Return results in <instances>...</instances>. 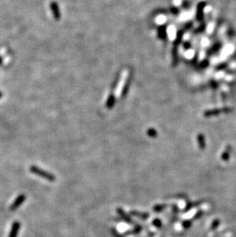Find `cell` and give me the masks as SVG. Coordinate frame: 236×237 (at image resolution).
<instances>
[{"label": "cell", "instance_id": "cell-7", "mask_svg": "<svg viewBox=\"0 0 236 237\" xmlns=\"http://www.w3.org/2000/svg\"><path fill=\"white\" fill-rule=\"evenodd\" d=\"M206 3L202 2L199 3L197 6V19L198 20H202L203 18V9L205 8Z\"/></svg>", "mask_w": 236, "mask_h": 237}, {"label": "cell", "instance_id": "cell-18", "mask_svg": "<svg viewBox=\"0 0 236 237\" xmlns=\"http://www.w3.org/2000/svg\"><path fill=\"white\" fill-rule=\"evenodd\" d=\"M207 65H208V62H207V61H204V62L202 63V67L206 66Z\"/></svg>", "mask_w": 236, "mask_h": 237}, {"label": "cell", "instance_id": "cell-14", "mask_svg": "<svg viewBox=\"0 0 236 237\" xmlns=\"http://www.w3.org/2000/svg\"><path fill=\"white\" fill-rule=\"evenodd\" d=\"M153 225L155 226L157 228H158V229L161 228L162 222L160 219H154L153 220Z\"/></svg>", "mask_w": 236, "mask_h": 237}, {"label": "cell", "instance_id": "cell-10", "mask_svg": "<svg viewBox=\"0 0 236 237\" xmlns=\"http://www.w3.org/2000/svg\"><path fill=\"white\" fill-rule=\"evenodd\" d=\"M114 101H115V100H114V96H110L109 98H108V102H107V107L108 108H112L113 106H114Z\"/></svg>", "mask_w": 236, "mask_h": 237}, {"label": "cell", "instance_id": "cell-2", "mask_svg": "<svg viewBox=\"0 0 236 237\" xmlns=\"http://www.w3.org/2000/svg\"><path fill=\"white\" fill-rule=\"evenodd\" d=\"M26 199V197L24 195V194H21V195L18 196V197L15 199V201L13 202V203L11 205L10 210H12V211H14V210H17V209L22 205V204L24 203Z\"/></svg>", "mask_w": 236, "mask_h": 237}, {"label": "cell", "instance_id": "cell-5", "mask_svg": "<svg viewBox=\"0 0 236 237\" xmlns=\"http://www.w3.org/2000/svg\"><path fill=\"white\" fill-rule=\"evenodd\" d=\"M20 227H21V223H20L19 222H18V221L14 222L13 223H12V229H11L9 237H17Z\"/></svg>", "mask_w": 236, "mask_h": 237}, {"label": "cell", "instance_id": "cell-1", "mask_svg": "<svg viewBox=\"0 0 236 237\" xmlns=\"http://www.w3.org/2000/svg\"><path fill=\"white\" fill-rule=\"evenodd\" d=\"M30 171H31L32 174H35V175L37 176H39V177H42V178L45 179V180H48V181L53 182L56 180L55 177L52 174L47 172V171L39 168V167H36V166H31V167H30Z\"/></svg>", "mask_w": 236, "mask_h": 237}, {"label": "cell", "instance_id": "cell-12", "mask_svg": "<svg viewBox=\"0 0 236 237\" xmlns=\"http://www.w3.org/2000/svg\"><path fill=\"white\" fill-rule=\"evenodd\" d=\"M159 36H160V38H161V39H165V38H166V29H165L164 27L160 28V29H159Z\"/></svg>", "mask_w": 236, "mask_h": 237}, {"label": "cell", "instance_id": "cell-8", "mask_svg": "<svg viewBox=\"0 0 236 237\" xmlns=\"http://www.w3.org/2000/svg\"><path fill=\"white\" fill-rule=\"evenodd\" d=\"M130 214H131L132 216H136V217L140 218V219H147V218L149 217V213L135 211V210H132V211L130 212Z\"/></svg>", "mask_w": 236, "mask_h": 237}, {"label": "cell", "instance_id": "cell-15", "mask_svg": "<svg viewBox=\"0 0 236 237\" xmlns=\"http://www.w3.org/2000/svg\"><path fill=\"white\" fill-rule=\"evenodd\" d=\"M220 47H221V44H220V43H217V44H215V45H214L213 47H212V49H211L210 51H209V52H210V53H215V52H216V51H218V50H219Z\"/></svg>", "mask_w": 236, "mask_h": 237}, {"label": "cell", "instance_id": "cell-19", "mask_svg": "<svg viewBox=\"0 0 236 237\" xmlns=\"http://www.w3.org/2000/svg\"><path fill=\"white\" fill-rule=\"evenodd\" d=\"M2 60H3L2 58L0 57V65H2Z\"/></svg>", "mask_w": 236, "mask_h": 237}, {"label": "cell", "instance_id": "cell-11", "mask_svg": "<svg viewBox=\"0 0 236 237\" xmlns=\"http://www.w3.org/2000/svg\"><path fill=\"white\" fill-rule=\"evenodd\" d=\"M147 135L150 137H157V132L156 130L150 128L147 131Z\"/></svg>", "mask_w": 236, "mask_h": 237}, {"label": "cell", "instance_id": "cell-20", "mask_svg": "<svg viewBox=\"0 0 236 237\" xmlns=\"http://www.w3.org/2000/svg\"><path fill=\"white\" fill-rule=\"evenodd\" d=\"M2 95H3V94H2V92H0V98H2Z\"/></svg>", "mask_w": 236, "mask_h": 237}, {"label": "cell", "instance_id": "cell-4", "mask_svg": "<svg viewBox=\"0 0 236 237\" xmlns=\"http://www.w3.org/2000/svg\"><path fill=\"white\" fill-rule=\"evenodd\" d=\"M232 109H230V108H220V109L210 110V111H205V117H209V116L215 115V114H219V113H222V112H229V111H230Z\"/></svg>", "mask_w": 236, "mask_h": 237}, {"label": "cell", "instance_id": "cell-13", "mask_svg": "<svg viewBox=\"0 0 236 237\" xmlns=\"http://www.w3.org/2000/svg\"><path fill=\"white\" fill-rule=\"evenodd\" d=\"M198 140H199V144L200 147L201 148H203L205 147V139H204V137L202 134H199L198 136Z\"/></svg>", "mask_w": 236, "mask_h": 237}, {"label": "cell", "instance_id": "cell-6", "mask_svg": "<svg viewBox=\"0 0 236 237\" xmlns=\"http://www.w3.org/2000/svg\"><path fill=\"white\" fill-rule=\"evenodd\" d=\"M117 212L118 213V215L120 216V217L121 218L123 221L124 222L127 223H133V220H132L131 218L128 216L127 214H126L125 212L122 210L121 208H117Z\"/></svg>", "mask_w": 236, "mask_h": 237}, {"label": "cell", "instance_id": "cell-3", "mask_svg": "<svg viewBox=\"0 0 236 237\" xmlns=\"http://www.w3.org/2000/svg\"><path fill=\"white\" fill-rule=\"evenodd\" d=\"M50 7H51V10H52L53 15H54L55 18L56 20H59L61 18V13H60V9L59 7V5L55 2H52L50 4Z\"/></svg>", "mask_w": 236, "mask_h": 237}, {"label": "cell", "instance_id": "cell-16", "mask_svg": "<svg viewBox=\"0 0 236 237\" xmlns=\"http://www.w3.org/2000/svg\"><path fill=\"white\" fill-rule=\"evenodd\" d=\"M141 229H142V227H141V226L138 225L137 227H135L134 230H133V233H139V232L140 231Z\"/></svg>", "mask_w": 236, "mask_h": 237}, {"label": "cell", "instance_id": "cell-9", "mask_svg": "<svg viewBox=\"0 0 236 237\" xmlns=\"http://www.w3.org/2000/svg\"><path fill=\"white\" fill-rule=\"evenodd\" d=\"M166 204H157V205L154 206H153V211L157 212V213H159V212H161L163 210H164L166 209Z\"/></svg>", "mask_w": 236, "mask_h": 237}, {"label": "cell", "instance_id": "cell-17", "mask_svg": "<svg viewBox=\"0 0 236 237\" xmlns=\"http://www.w3.org/2000/svg\"><path fill=\"white\" fill-rule=\"evenodd\" d=\"M205 25L202 24V26H200V28H199V29H196V32H202V31H203L204 29H205Z\"/></svg>", "mask_w": 236, "mask_h": 237}]
</instances>
